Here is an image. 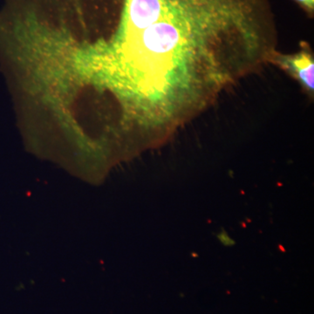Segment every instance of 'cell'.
Here are the masks:
<instances>
[{
	"label": "cell",
	"instance_id": "3",
	"mask_svg": "<svg viewBox=\"0 0 314 314\" xmlns=\"http://www.w3.org/2000/svg\"><path fill=\"white\" fill-rule=\"evenodd\" d=\"M310 18L314 16V0H292Z\"/></svg>",
	"mask_w": 314,
	"mask_h": 314
},
{
	"label": "cell",
	"instance_id": "2",
	"mask_svg": "<svg viewBox=\"0 0 314 314\" xmlns=\"http://www.w3.org/2000/svg\"><path fill=\"white\" fill-rule=\"evenodd\" d=\"M268 64L275 65L294 79L312 99L314 98V55L311 46L302 42L298 52L283 53L275 50Z\"/></svg>",
	"mask_w": 314,
	"mask_h": 314
},
{
	"label": "cell",
	"instance_id": "1",
	"mask_svg": "<svg viewBox=\"0 0 314 314\" xmlns=\"http://www.w3.org/2000/svg\"><path fill=\"white\" fill-rule=\"evenodd\" d=\"M120 86L139 120L172 132L277 46L270 0H123L116 19Z\"/></svg>",
	"mask_w": 314,
	"mask_h": 314
}]
</instances>
